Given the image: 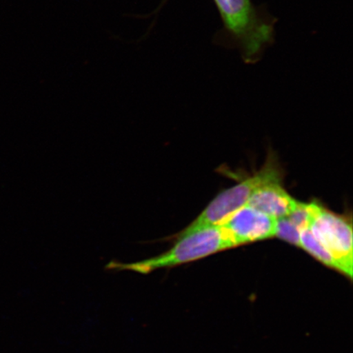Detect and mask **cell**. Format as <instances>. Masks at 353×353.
I'll list each match as a JSON object with an SVG mask.
<instances>
[{"mask_svg": "<svg viewBox=\"0 0 353 353\" xmlns=\"http://www.w3.org/2000/svg\"><path fill=\"white\" fill-rule=\"evenodd\" d=\"M224 30L239 47L247 63H255L273 41L274 26L251 0H214Z\"/></svg>", "mask_w": 353, "mask_h": 353, "instance_id": "cell-2", "label": "cell"}, {"mask_svg": "<svg viewBox=\"0 0 353 353\" xmlns=\"http://www.w3.org/2000/svg\"><path fill=\"white\" fill-rule=\"evenodd\" d=\"M281 179V172L276 165L274 163L268 162L258 173L219 193L186 228L188 230H196L220 225L234 212L246 205L256 189Z\"/></svg>", "mask_w": 353, "mask_h": 353, "instance_id": "cell-3", "label": "cell"}, {"mask_svg": "<svg viewBox=\"0 0 353 353\" xmlns=\"http://www.w3.org/2000/svg\"><path fill=\"white\" fill-rule=\"evenodd\" d=\"M220 225L230 234L236 246L276 236V219L247 205Z\"/></svg>", "mask_w": 353, "mask_h": 353, "instance_id": "cell-5", "label": "cell"}, {"mask_svg": "<svg viewBox=\"0 0 353 353\" xmlns=\"http://www.w3.org/2000/svg\"><path fill=\"white\" fill-rule=\"evenodd\" d=\"M301 229L295 225L288 217L276 219V236L291 245L300 246Z\"/></svg>", "mask_w": 353, "mask_h": 353, "instance_id": "cell-8", "label": "cell"}, {"mask_svg": "<svg viewBox=\"0 0 353 353\" xmlns=\"http://www.w3.org/2000/svg\"><path fill=\"white\" fill-rule=\"evenodd\" d=\"M298 202L281 186V181H275L256 189L247 205L277 219L292 213Z\"/></svg>", "mask_w": 353, "mask_h": 353, "instance_id": "cell-6", "label": "cell"}, {"mask_svg": "<svg viewBox=\"0 0 353 353\" xmlns=\"http://www.w3.org/2000/svg\"><path fill=\"white\" fill-rule=\"evenodd\" d=\"M174 239L173 245L165 253L134 263L110 261L105 268L112 271H130L148 275L159 269L172 268L195 262L220 251L236 247L230 234L221 225L196 230L185 228L176 234Z\"/></svg>", "mask_w": 353, "mask_h": 353, "instance_id": "cell-1", "label": "cell"}, {"mask_svg": "<svg viewBox=\"0 0 353 353\" xmlns=\"http://www.w3.org/2000/svg\"><path fill=\"white\" fill-rule=\"evenodd\" d=\"M300 248L305 250L319 262L325 265L330 268L334 269L341 273V268L339 263L333 257L323 245L313 236L310 229H303L300 235Z\"/></svg>", "mask_w": 353, "mask_h": 353, "instance_id": "cell-7", "label": "cell"}, {"mask_svg": "<svg viewBox=\"0 0 353 353\" xmlns=\"http://www.w3.org/2000/svg\"><path fill=\"white\" fill-rule=\"evenodd\" d=\"M312 219L309 229L341 268V273L352 280L353 268L351 221L332 213L316 203H310Z\"/></svg>", "mask_w": 353, "mask_h": 353, "instance_id": "cell-4", "label": "cell"}]
</instances>
